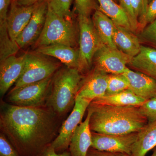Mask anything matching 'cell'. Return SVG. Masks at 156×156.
<instances>
[{
  "label": "cell",
  "instance_id": "6da1fadb",
  "mask_svg": "<svg viewBox=\"0 0 156 156\" xmlns=\"http://www.w3.org/2000/svg\"><path fill=\"white\" fill-rule=\"evenodd\" d=\"M1 123L6 133L25 144L44 139L52 130L51 114L38 107L9 105L2 115Z\"/></svg>",
  "mask_w": 156,
  "mask_h": 156
},
{
  "label": "cell",
  "instance_id": "7a4b0ae2",
  "mask_svg": "<svg viewBox=\"0 0 156 156\" xmlns=\"http://www.w3.org/2000/svg\"><path fill=\"white\" fill-rule=\"evenodd\" d=\"M88 108L92 112L90 129L93 132L107 134H122L137 132L148 123L139 107L94 105Z\"/></svg>",
  "mask_w": 156,
  "mask_h": 156
},
{
  "label": "cell",
  "instance_id": "3957f363",
  "mask_svg": "<svg viewBox=\"0 0 156 156\" xmlns=\"http://www.w3.org/2000/svg\"><path fill=\"white\" fill-rule=\"evenodd\" d=\"M82 83L80 72L75 69L66 68L56 74L50 95V105L58 113L66 112L75 103Z\"/></svg>",
  "mask_w": 156,
  "mask_h": 156
},
{
  "label": "cell",
  "instance_id": "277c9868",
  "mask_svg": "<svg viewBox=\"0 0 156 156\" xmlns=\"http://www.w3.org/2000/svg\"><path fill=\"white\" fill-rule=\"evenodd\" d=\"M76 41V31L72 20L60 17L48 7L44 27L35 46L62 44L74 48Z\"/></svg>",
  "mask_w": 156,
  "mask_h": 156
},
{
  "label": "cell",
  "instance_id": "5b68a950",
  "mask_svg": "<svg viewBox=\"0 0 156 156\" xmlns=\"http://www.w3.org/2000/svg\"><path fill=\"white\" fill-rule=\"evenodd\" d=\"M44 56L36 52L26 53L23 70L13 89L51 76L58 68V65Z\"/></svg>",
  "mask_w": 156,
  "mask_h": 156
},
{
  "label": "cell",
  "instance_id": "8992f818",
  "mask_svg": "<svg viewBox=\"0 0 156 156\" xmlns=\"http://www.w3.org/2000/svg\"><path fill=\"white\" fill-rule=\"evenodd\" d=\"M81 73L89 69L94 55L103 44L90 17L78 15Z\"/></svg>",
  "mask_w": 156,
  "mask_h": 156
},
{
  "label": "cell",
  "instance_id": "52a82bcc",
  "mask_svg": "<svg viewBox=\"0 0 156 156\" xmlns=\"http://www.w3.org/2000/svg\"><path fill=\"white\" fill-rule=\"evenodd\" d=\"M51 77L43 80L12 89L9 100L14 105L38 107L43 105L52 83Z\"/></svg>",
  "mask_w": 156,
  "mask_h": 156
},
{
  "label": "cell",
  "instance_id": "ba28073f",
  "mask_svg": "<svg viewBox=\"0 0 156 156\" xmlns=\"http://www.w3.org/2000/svg\"><path fill=\"white\" fill-rule=\"evenodd\" d=\"M131 58L116 48L102 45L93 58L95 69L108 74H123Z\"/></svg>",
  "mask_w": 156,
  "mask_h": 156
},
{
  "label": "cell",
  "instance_id": "9c48e42d",
  "mask_svg": "<svg viewBox=\"0 0 156 156\" xmlns=\"http://www.w3.org/2000/svg\"><path fill=\"white\" fill-rule=\"evenodd\" d=\"M92 101L76 95L72 112L62 126L59 134L51 146L55 150L66 148L78 126L82 122L86 110Z\"/></svg>",
  "mask_w": 156,
  "mask_h": 156
},
{
  "label": "cell",
  "instance_id": "30bf717a",
  "mask_svg": "<svg viewBox=\"0 0 156 156\" xmlns=\"http://www.w3.org/2000/svg\"><path fill=\"white\" fill-rule=\"evenodd\" d=\"M137 132L122 134H100L92 131L91 147L100 151L122 153L131 156Z\"/></svg>",
  "mask_w": 156,
  "mask_h": 156
},
{
  "label": "cell",
  "instance_id": "8fae6325",
  "mask_svg": "<svg viewBox=\"0 0 156 156\" xmlns=\"http://www.w3.org/2000/svg\"><path fill=\"white\" fill-rule=\"evenodd\" d=\"M48 9L47 0L39 3L28 24L16 39L20 48L28 47L37 41L44 27Z\"/></svg>",
  "mask_w": 156,
  "mask_h": 156
},
{
  "label": "cell",
  "instance_id": "7c38bea8",
  "mask_svg": "<svg viewBox=\"0 0 156 156\" xmlns=\"http://www.w3.org/2000/svg\"><path fill=\"white\" fill-rule=\"evenodd\" d=\"M38 4L20 6L16 2L12 1L11 9L7 16V25L9 36L12 41L16 42V39L28 24Z\"/></svg>",
  "mask_w": 156,
  "mask_h": 156
},
{
  "label": "cell",
  "instance_id": "4fadbf2b",
  "mask_svg": "<svg viewBox=\"0 0 156 156\" xmlns=\"http://www.w3.org/2000/svg\"><path fill=\"white\" fill-rule=\"evenodd\" d=\"M25 54L16 56L13 55L1 62L0 93L4 95L18 80L23 70Z\"/></svg>",
  "mask_w": 156,
  "mask_h": 156
},
{
  "label": "cell",
  "instance_id": "5bb4252c",
  "mask_svg": "<svg viewBox=\"0 0 156 156\" xmlns=\"http://www.w3.org/2000/svg\"><path fill=\"white\" fill-rule=\"evenodd\" d=\"M129 83V89L146 101L156 98V80L145 74L127 68L123 74Z\"/></svg>",
  "mask_w": 156,
  "mask_h": 156
},
{
  "label": "cell",
  "instance_id": "9a60e30c",
  "mask_svg": "<svg viewBox=\"0 0 156 156\" xmlns=\"http://www.w3.org/2000/svg\"><path fill=\"white\" fill-rule=\"evenodd\" d=\"M108 75V74L95 69L83 83H81L77 95L92 102L104 96L107 87Z\"/></svg>",
  "mask_w": 156,
  "mask_h": 156
},
{
  "label": "cell",
  "instance_id": "2e32d148",
  "mask_svg": "<svg viewBox=\"0 0 156 156\" xmlns=\"http://www.w3.org/2000/svg\"><path fill=\"white\" fill-rule=\"evenodd\" d=\"M86 119L80 124L73 134L69 144L72 156H87L92 144V131L90 129V117L92 112L88 108Z\"/></svg>",
  "mask_w": 156,
  "mask_h": 156
},
{
  "label": "cell",
  "instance_id": "e0dca14e",
  "mask_svg": "<svg viewBox=\"0 0 156 156\" xmlns=\"http://www.w3.org/2000/svg\"><path fill=\"white\" fill-rule=\"evenodd\" d=\"M36 52L57 58L67 67L75 69L81 73L80 52L74 48L64 45H50L39 47Z\"/></svg>",
  "mask_w": 156,
  "mask_h": 156
},
{
  "label": "cell",
  "instance_id": "ac0fdd59",
  "mask_svg": "<svg viewBox=\"0 0 156 156\" xmlns=\"http://www.w3.org/2000/svg\"><path fill=\"white\" fill-rule=\"evenodd\" d=\"M134 33L122 27L115 25L113 37L116 48L131 58L139 54L142 45L138 36Z\"/></svg>",
  "mask_w": 156,
  "mask_h": 156
},
{
  "label": "cell",
  "instance_id": "d6986e66",
  "mask_svg": "<svg viewBox=\"0 0 156 156\" xmlns=\"http://www.w3.org/2000/svg\"><path fill=\"white\" fill-rule=\"evenodd\" d=\"M128 65L156 80V49L141 45L140 52Z\"/></svg>",
  "mask_w": 156,
  "mask_h": 156
},
{
  "label": "cell",
  "instance_id": "ffe728a7",
  "mask_svg": "<svg viewBox=\"0 0 156 156\" xmlns=\"http://www.w3.org/2000/svg\"><path fill=\"white\" fill-rule=\"evenodd\" d=\"M156 147V120L148 123L137 132L131 156H145Z\"/></svg>",
  "mask_w": 156,
  "mask_h": 156
},
{
  "label": "cell",
  "instance_id": "44dd1931",
  "mask_svg": "<svg viewBox=\"0 0 156 156\" xmlns=\"http://www.w3.org/2000/svg\"><path fill=\"white\" fill-rule=\"evenodd\" d=\"M145 101L128 89L114 95H105L96 98L92 101L91 104L94 105L113 106L139 107Z\"/></svg>",
  "mask_w": 156,
  "mask_h": 156
},
{
  "label": "cell",
  "instance_id": "7402d4cb",
  "mask_svg": "<svg viewBox=\"0 0 156 156\" xmlns=\"http://www.w3.org/2000/svg\"><path fill=\"white\" fill-rule=\"evenodd\" d=\"M92 19L103 44L111 48H116L113 40L115 24L112 20L99 9L95 11Z\"/></svg>",
  "mask_w": 156,
  "mask_h": 156
},
{
  "label": "cell",
  "instance_id": "603a6c76",
  "mask_svg": "<svg viewBox=\"0 0 156 156\" xmlns=\"http://www.w3.org/2000/svg\"><path fill=\"white\" fill-rule=\"evenodd\" d=\"M99 10L109 17L115 25L122 27L132 31L127 14L119 4L114 0H98Z\"/></svg>",
  "mask_w": 156,
  "mask_h": 156
},
{
  "label": "cell",
  "instance_id": "cb8c5ba5",
  "mask_svg": "<svg viewBox=\"0 0 156 156\" xmlns=\"http://www.w3.org/2000/svg\"><path fill=\"white\" fill-rule=\"evenodd\" d=\"M19 49L17 43L9 36L7 20L0 21V61L15 55Z\"/></svg>",
  "mask_w": 156,
  "mask_h": 156
},
{
  "label": "cell",
  "instance_id": "d4e9b609",
  "mask_svg": "<svg viewBox=\"0 0 156 156\" xmlns=\"http://www.w3.org/2000/svg\"><path fill=\"white\" fill-rule=\"evenodd\" d=\"M129 88V83L124 75L110 74L108 77L107 87L105 95H114L128 89Z\"/></svg>",
  "mask_w": 156,
  "mask_h": 156
},
{
  "label": "cell",
  "instance_id": "484cf974",
  "mask_svg": "<svg viewBox=\"0 0 156 156\" xmlns=\"http://www.w3.org/2000/svg\"><path fill=\"white\" fill-rule=\"evenodd\" d=\"M48 7L56 14L66 19L72 20L70 7L72 0H47Z\"/></svg>",
  "mask_w": 156,
  "mask_h": 156
},
{
  "label": "cell",
  "instance_id": "4316f807",
  "mask_svg": "<svg viewBox=\"0 0 156 156\" xmlns=\"http://www.w3.org/2000/svg\"><path fill=\"white\" fill-rule=\"evenodd\" d=\"M132 8L139 25V30L141 31L146 26L145 17L149 0H131Z\"/></svg>",
  "mask_w": 156,
  "mask_h": 156
},
{
  "label": "cell",
  "instance_id": "83f0119b",
  "mask_svg": "<svg viewBox=\"0 0 156 156\" xmlns=\"http://www.w3.org/2000/svg\"><path fill=\"white\" fill-rule=\"evenodd\" d=\"M137 36L140 43L148 44L156 48V19L146 26Z\"/></svg>",
  "mask_w": 156,
  "mask_h": 156
},
{
  "label": "cell",
  "instance_id": "f1b7e54d",
  "mask_svg": "<svg viewBox=\"0 0 156 156\" xmlns=\"http://www.w3.org/2000/svg\"><path fill=\"white\" fill-rule=\"evenodd\" d=\"M75 4L78 15L90 17L92 11L99 9L95 0H75Z\"/></svg>",
  "mask_w": 156,
  "mask_h": 156
},
{
  "label": "cell",
  "instance_id": "f546056e",
  "mask_svg": "<svg viewBox=\"0 0 156 156\" xmlns=\"http://www.w3.org/2000/svg\"><path fill=\"white\" fill-rule=\"evenodd\" d=\"M119 5L127 14L133 32L139 30L138 23L134 14L131 0H119Z\"/></svg>",
  "mask_w": 156,
  "mask_h": 156
},
{
  "label": "cell",
  "instance_id": "4dcf8cb0",
  "mask_svg": "<svg viewBox=\"0 0 156 156\" xmlns=\"http://www.w3.org/2000/svg\"><path fill=\"white\" fill-rule=\"evenodd\" d=\"M139 108L143 115L146 118L148 123L156 120V98L146 101L139 106Z\"/></svg>",
  "mask_w": 156,
  "mask_h": 156
},
{
  "label": "cell",
  "instance_id": "1f68e13d",
  "mask_svg": "<svg viewBox=\"0 0 156 156\" xmlns=\"http://www.w3.org/2000/svg\"><path fill=\"white\" fill-rule=\"evenodd\" d=\"M0 156H18L5 137L2 134L0 136Z\"/></svg>",
  "mask_w": 156,
  "mask_h": 156
},
{
  "label": "cell",
  "instance_id": "d6a6232c",
  "mask_svg": "<svg viewBox=\"0 0 156 156\" xmlns=\"http://www.w3.org/2000/svg\"><path fill=\"white\" fill-rule=\"evenodd\" d=\"M156 19V0H152L149 4L145 17L146 26Z\"/></svg>",
  "mask_w": 156,
  "mask_h": 156
},
{
  "label": "cell",
  "instance_id": "836d02e7",
  "mask_svg": "<svg viewBox=\"0 0 156 156\" xmlns=\"http://www.w3.org/2000/svg\"><path fill=\"white\" fill-rule=\"evenodd\" d=\"M87 154V156H131L128 154L119 152L100 151L95 149Z\"/></svg>",
  "mask_w": 156,
  "mask_h": 156
},
{
  "label": "cell",
  "instance_id": "e575fe53",
  "mask_svg": "<svg viewBox=\"0 0 156 156\" xmlns=\"http://www.w3.org/2000/svg\"><path fill=\"white\" fill-rule=\"evenodd\" d=\"M11 0H0V21L7 20Z\"/></svg>",
  "mask_w": 156,
  "mask_h": 156
},
{
  "label": "cell",
  "instance_id": "d590c367",
  "mask_svg": "<svg viewBox=\"0 0 156 156\" xmlns=\"http://www.w3.org/2000/svg\"><path fill=\"white\" fill-rule=\"evenodd\" d=\"M44 0H17V5L20 6H30L41 3Z\"/></svg>",
  "mask_w": 156,
  "mask_h": 156
},
{
  "label": "cell",
  "instance_id": "8d00e7d4",
  "mask_svg": "<svg viewBox=\"0 0 156 156\" xmlns=\"http://www.w3.org/2000/svg\"><path fill=\"white\" fill-rule=\"evenodd\" d=\"M44 156H70L69 154L64 153L62 154H57L55 152V149L52 146L49 148L46 152Z\"/></svg>",
  "mask_w": 156,
  "mask_h": 156
},
{
  "label": "cell",
  "instance_id": "74e56055",
  "mask_svg": "<svg viewBox=\"0 0 156 156\" xmlns=\"http://www.w3.org/2000/svg\"><path fill=\"white\" fill-rule=\"evenodd\" d=\"M150 156H156V147L154 149L153 152V154Z\"/></svg>",
  "mask_w": 156,
  "mask_h": 156
},
{
  "label": "cell",
  "instance_id": "f35d334b",
  "mask_svg": "<svg viewBox=\"0 0 156 156\" xmlns=\"http://www.w3.org/2000/svg\"><path fill=\"white\" fill-rule=\"evenodd\" d=\"M116 3L119 2V0H114Z\"/></svg>",
  "mask_w": 156,
  "mask_h": 156
},
{
  "label": "cell",
  "instance_id": "ab89813d",
  "mask_svg": "<svg viewBox=\"0 0 156 156\" xmlns=\"http://www.w3.org/2000/svg\"><path fill=\"white\" fill-rule=\"evenodd\" d=\"M17 1V0H12V1H14V2H16V1Z\"/></svg>",
  "mask_w": 156,
  "mask_h": 156
},
{
  "label": "cell",
  "instance_id": "60d3db41",
  "mask_svg": "<svg viewBox=\"0 0 156 156\" xmlns=\"http://www.w3.org/2000/svg\"><path fill=\"white\" fill-rule=\"evenodd\" d=\"M149 3H150L151 2V1H152V0H149Z\"/></svg>",
  "mask_w": 156,
  "mask_h": 156
}]
</instances>
